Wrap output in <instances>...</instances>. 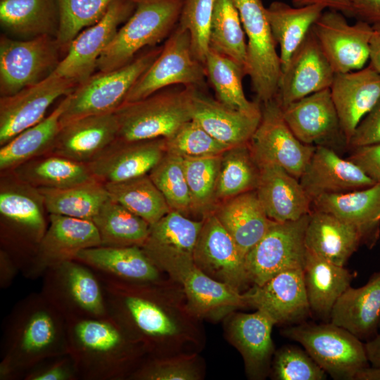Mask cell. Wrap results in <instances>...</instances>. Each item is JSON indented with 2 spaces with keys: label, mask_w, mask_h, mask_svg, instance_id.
<instances>
[{
  "label": "cell",
  "mask_w": 380,
  "mask_h": 380,
  "mask_svg": "<svg viewBox=\"0 0 380 380\" xmlns=\"http://www.w3.org/2000/svg\"><path fill=\"white\" fill-rule=\"evenodd\" d=\"M247 37L246 75L260 103L276 98L281 75L279 54L261 0H233Z\"/></svg>",
  "instance_id": "obj_7"
},
{
  "label": "cell",
  "mask_w": 380,
  "mask_h": 380,
  "mask_svg": "<svg viewBox=\"0 0 380 380\" xmlns=\"http://www.w3.org/2000/svg\"><path fill=\"white\" fill-rule=\"evenodd\" d=\"M118 132L114 113L83 117L61 127L50 153L88 164L117 139Z\"/></svg>",
  "instance_id": "obj_27"
},
{
  "label": "cell",
  "mask_w": 380,
  "mask_h": 380,
  "mask_svg": "<svg viewBox=\"0 0 380 380\" xmlns=\"http://www.w3.org/2000/svg\"><path fill=\"white\" fill-rule=\"evenodd\" d=\"M222 155L183 158L193 214L201 218L213 212L217 205L215 194Z\"/></svg>",
  "instance_id": "obj_47"
},
{
  "label": "cell",
  "mask_w": 380,
  "mask_h": 380,
  "mask_svg": "<svg viewBox=\"0 0 380 380\" xmlns=\"http://www.w3.org/2000/svg\"><path fill=\"white\" fill-rule=\"evenodd\" d=\"M284 334L300 343L316 363L334 379L355 380L359 372L369 366L360 339L331 322L303 324L285 329Z\"/></svg>",
  "instance_id": "obj_6"
},
{
  "label": "cell",
  "mask_w": 380,
  "mask_h": 380,
  "mask_svg": "<svg viewBox=\"0 0 380 380\" xmlns=\"http://www.w3.org/2000/svg\"><path fill=\"white\" fill-rule=\"evenodd\" d=\"M156 46L137 56L118 69L93 74L69 94L68 104L60 118L61 127L75 120L93 115L114 113L137 80L161 51Z\"/></svg>",
  "instance_id": "obj_5"
},
{
  "label": "cell",
  "mask_w": 380,
  "mask_h": 380,
  "mask_svg": "<svg viewBox=\"0 0 380 380\" xmlns=\"http://www.w3.org/2000/svg\"><path fill=\"white\" fill-rule=\"evenodd\" d=\"M47 229L39 243L27 275L37 277L87 248L101 246L96 227L89 220L49 214Z\"/></svg>",
  "instance_id": "obj_17"
},
{
  "label": "cell",
  "mask_w": 380,
  "mask_h": 380,
  "mask_svg": "<svg viewBox=\"0 0 380 380\" xmlns=\"http://www.w3.org/2000/svg\"><path fill=\"white\" fill-rule=\"evenodd\" d=\"M303 272L310 310L321 317H329L334 304L350 286L352 275L343 266L308 250Z\"/></svg>",
  "instance_id": "obj_35"
},
{
  "label": "cell",
  "mask_w": 380,
  "mask_h": 380,
  "mask_svg": "<svg viewBox=\"0 0 380 380\" xmlns=\"http://www.w3.org/2000/svg\"><path fill=\"white\" fill-rule=\"evenodd\" d=\"M215 0H184L178 25L189 31L195 58L205 63Z\"/></svg>",
  "instance_id": "obj_51"
},
{
  "label": "cell",
  "mask_w": 380,
  "mask_h": 380,
  "mask_svg": "<svg viewBox=\"0 0 380 380\" xmlns=\"http://www.w3.org/2000/svg\"><path fill=\"white\" fill-rule=\"evenodd\" d=\"M191 118L215 139L233 147L249 143L260 124L261 108L255 111L232 108L196 89Z\"/></svg>",
  "instance_id": "obj_26"
},
{
  "label": "cell",
  "mask_w": 380,
  "mask_h": 380,
  "mask_svg": "<svg viewBox=\"0 0 380 380\" xmlns=\"http://www.w3.org/2000/svg\"><path fill=\"white\" fill-rule=\"evenodd\" d=\"M312 29L336 74L360 70L369 60L371 24L357 20L350 25L343 13L329 9Z\"/></svg>",
  "instance_id": "obj_15"
},
{
  "label": "cell",
  "mask_w": 380,
  "mask_h": 380,
  "mask_svg": "<svg viewBox=\"0 0 380 380\" xmlns=\"http://www.w3.org/2000/svg\"><path fill=\"white\" fill-rule=\"evenodd\" d=\"M213 213L244 259L274 222L267 215L255 190L219 203Z\"/></svg>",
  "instance_id": "obj_30"
},
{
  "label": "cell",
  "mask_w": 380,
  "mask_h": 380,
  "mask_svg": "<svg viewBox=\"0 0 380 380\" xmlns=\"http://www.w3.org/2000/svg\"><path fill=\"white\" fill-rule=\"evenodd\" d=\"M133 13L100 56L96 69L108 72L131 62L146 46L168 37L178 24L184 0H135Z\"/></svg>",
  "instance_id": "obj_4"
},
{
  "label": "cell",
  "mask_w": 380,
  "mask_h": 380,
  "mask_svg": "<svg viewBox=\"0 0 380 380\" xmlns=\"http://www.w3.org/2000/svg\"><path fill=\"white\" fill-rule=\"evenodd\" d=\"M138 379L148 380H194L198 375L194 369L183 361L154 362L136 372Z\"/></svg>",
  "instance_id": "obj_53"
},
{
  "label": "cell",
  "mask_w": 380,
  "mask_h": 380,
  "mask_svg": "<svg viewBox=\"0 0 380 380\" xmlns=\"http://www.w3.org/2000/svg\"><path fill=\"white\" fill-rule=\"evenodd\" d=\"M46 212L44 198L39 189L11 172L1 174V216L17 234L37 248L48 227Z\"/></svg>",
  "instance_id": "obj_22"
},
{
  "label": "cell",
  "mask_w": 380,
  "mask_h": 380,
  "mask_svg": "<svg viewBox=\"0 0 380 380\" xmlns=\"http://www.w3.org/2000/svg\"><path fill=\"white\" fill-rule=\"evenodd\" d=\"M372 34L369 45V64L380 75V23L372 25Z\"/></svg>",
  "instance_id": "obj_59"
},
{
  "label": "cell",
  "mask_w": 380,
  "mask_h": 380,
  "mask_svg": "<svg viewBox=\"0 0 380 380\" xmlns=\"http://www.w3.org/2000/svg\"><path fill=\"white\" fill-rule=\"evenodd\" d=\"M177 86L122 104L114 112L118 125L116 139H167L191 120L193 97L198 89Z\"/></svg>",
  "instance_id": "obj_3"
},
{
  "label": "cell",
  "mask_w": 380,
  "mask_h": 380,
  "mask_svg": "<svg viewBox=\"0 0 380 380\" xmlns=\"http://www.w3.org/2000/svg\"><path fill=\"white\" fill-rule=\"evenodd\" d=\"M165 141L167 152L182 158L220 156L231 148L215 139L192 120Z\"/></svg>",
  "instance_id": "obj_50"
},
{
  "label": "cell",
  "mask_w": 380,
  "mask_h": 380,
  "mask_svg": "<svg viewBox=\"0 0 380 380\" xmlns=\"http://www.w3.org/2000/svg\"><path fill=\"white\" fill-rule=\"evenodd\" d=\"M335 72L312 27L281 70L276 96L281 108L317 91L330 88Z\"/></svg>",
  "instance_id": "obj_18"
},
{
  "label": "cell",
  "mask_w": 380,
  "mask_h": 380,
  "mask_svg": "<svg viewBox=\"0 0 380 380\" xmlns=\"http://www.w3.org/2000/svg\"><path fill=\"white\" fill-rule=\"evenodd\" d=\"M365 347L372 366H380V333L365 343Z\"/></svg>",
  "instance_id": "obj_61"
},
{
  "label": "cell",
  "mask_w": 380,
  "mask_h": 380,
  "mask_svg": "<svg viewBox=\"0 0 380 380\" xmlns=\"http://www.w3.org/2000/svg\"><path fill=\"white\" fill-rule=\"evenodd\" d=\"M103 184L111 200L143 218L151 225L171 211L148 174Z\"/></svg>",
  "instance_id": "obj_43"
},
{
  "label": "cell",
  "mask_w": 380,
  "mask_h": 380,
  "mask_svg": "<svg viewBox=\"0 0 380 380\" xmlns=\"http://www.w3.org/2000/svg\"><path fill=\"white\" fill-rule=\"evenodd\" d=\"M4 338L1 379L68 355L66 319L42 293L18 304L10 316Z\"/></svg>",
  "instance_id": "obj_1"
},
{
  "label": "cell",
  "mask_w": 380,
  "mask_h": 380,
  "mask_svg": "<svg viewBox=\"0 0 380 380\" xmlns=\"http://www.w3.org/2000/svg\"><path fill=\"white\" fill-rule=\"evenodd\" d=\"M204 67L220 102L244 111L261 108L260 102L251 101L245 96L242 79L246 75L243 67L210 49L206 55Z\"/></svg>",
  "instance_id": "obj_45"
},
{
  "label": "cell",
  "mask_w": 380,
  "mask_h": 380,
  "mask_svg": "<svg viewBox=\"0 0 380 380\" xmlns=\"http://www.w3.org/2000/svg\"><path fill=\"white\" fill-rule=\"evenodd\" d=\"M330 91L342 134L348 143L380 98V75L370 64L358 70L336 73Z\"/></svg>",
  "instance_id": "obj_23"
},
{
  "label": "cell",
  "mask_w": 380,
  "mask_h": 380,
  "mask_svg": "<svg viewBox=\"0 0 380 380\" xmlns=\"http://www.w3.org/2000/svg\"><path fill=\"white\" fill-rule=\"evenodd\" d=\"M273 374L278 380H322L326 372L306 352L296 346H285L277 351Z\"/></svg>",
  "instance_id": "obj_52"
},
{
  "label": "cell",
  "mask_w": 380,
  "mask_h": 380,
  "mask_svg": "<svg viewBox=\"0 0 380 380\" xmlns=\"http://www.w3.org/2000/svg\"><path fill=\"white\" fill-rule=\"evenodd\" d=\"M260 104V122L248 143L256 162L277 165L299 179L315 146L301 142L293 134L276 98Z\"/></svg>",
  "instance_id": "obj_12"
},
{
  "label": "cell",
  "mask_w": 380,
  "mask_h": 380,
  "mask_svg": "<svg viewBox=\"0 0 380 380\" xmlns=\"http://www.w3.org/2000/svg\"><path fill=\"white\" fill-rule=\"evenodd\" d=\"M135 0H116L103 18L82 30L70 44L52 75L78 84L94 74L97 62L120 28L133 13Z\"/></svg>",
  "instance_id": "obj_14"
},
{
  "label": "cell",
  "mask_w": 380,
  "mask_h": 380,
  "mask_svg": "<svg viewBox=\"0 0 380 380\" xmlns=\"http://www.w3.org/2000/svg\"><path fill=\"white\" fill-rule=\"evenodd\" d=\"M355 380H380V366L364 368L357 373Z\"/></svg>",
  "instance_id": "obj_62"
},
{
  "label": "cell",
  "mask_w": 380,
  "mask_h": 380,
  "mask_svg": "<svg viewBox=\"0 0 380 380\" xmlns=\"http://www.w3.org/2000/svg\"><path fill=\"white\" fill-rule=\"evenodd\" d=\"M69 99V95L65 96L47 117L1 146V174L11 172L30 160L51 153L61 129L60 118Z\"/></svg>",
  "instance_id": "obj_34"
},
{
  "label": "cell",
  "mask_w": 380,
  "mask_h": 380,
  "mask_svg": "<svg viewBox=\"0 0 380 380\" xmlns=\"http://www.w3.org/2000/svg\"><path fill=\"white\" fill-rule=\"evenodd\" d=\"M243 295L246 305L265 312L275 324L298 322L310 311L303 268L282 271Z\"/></svg>",
  "instance_id": "obj_21"
},
{
  "label": "cell",
  "mask_w": 380,
  "mask_h": 380,
  "mask_svg": "<svg viewBox=\"0 0 380 380\" xmlns=\"http://www.w3.org/2000/svg\"><path fill=\"white\" fill-rule=\"evenodd\" d=\"M258 165L260 173L255 192L270 220L295 221L311 212L312 200L298 179L277 165Z\"/></svg>",
  "instance_id": "obj_25"
},
{
  "label": "cell",
  "mask_w": 380,
  "mask_h": 380,
  "mask_svg": "<svg viewBox=\"0 0 380 380\" xmlns=\"http://www.w3.org/2000/svg\"><path fill=\"white\" fill-rule=\"evenodd\" d=\"M281 109L287 125L304 144H319L342 133L330 88L310 94Z\"/></svg>",
  "instance_id": "obj_28"
},
{
  "label": "cell",
  "mask_w": 380,
  "mask_h": 380,
  "mask_svg": "<svg viewBox=\"0 0 380 380\" xmlns=\"http://www.w3.org/2000/svg\"><path fill=\"white\" fill-rule=\"evenodd\" d=\"M77 374L69 355L58 357L44 367H34L25 376L27 380H72Z\"/></svg>",
  "instance_id": "obj_54"
},
{
  "label": "cell",
  "mask_w": 380,
  "mask_h": 380,
  "mask_svg": "<svg viewBox=\"0 0 380 380\" xmlns=\"http://www.w3.org/2000/svg\"><path fill=\"white\" fill-rule=\"evenodd\" d=\"M60 25L57 39L68 50L82 30L99 21L116 0H57Z\"/></svg>",
  "instance_id": "obj_49"
},
{
  "label": "cell",
  "mask_w": 380,
  "mask_h": 380,
  "mask_svg": "<svg viewBox=\"0 0 380 380\" xmlns=\"http://www.w3.org/2000/svg\"><path fill=\"white\" fill-rule=\"evenodd\" d=\"M165 138L139 141L115 139L87 165L103 184L148 174L166 153Z\"/></svg>",
  "instance_id": "obj_20"
},
{
  "label": "cell",
  "mask_w": 380,
  "mask_h": 380,
  "mask_svg": "<svg viewBox=\"0 0 380 380\" xmlns=\"http://www.w3.org/2000/svg\"><path fill=\"white\" fill-rule=\"evenodd\" d=\"M350 16L371 25L380 23V0H350Z\"/></svg>",
  "instance_id": "obj_57"
},
{
  "label": "cell",
  "mask_w": 380,
  "mask_h": 380,
  "mask_svg": "<svg viewBox=\"0 0 380 380\" xmlns=\"http://www.w3.org/2000/svg\"><path fill=\"white\" fill-rule=\"evenodd\" d=\"M362 236L355 226L330 213L312 210L305 229V245L316 255L344 266Z\"/></svg>",
  "instance_id": "obj_31"
},
{
  "label": "cell",
  "mask_w": 380,
  "mask_h": 380,
  "mask_svg": "<svg viewBox=\"0 0 380 380\" xmlns=\"http://www.w3.org/2000/svg\"><path fill=\"white\" fill-rule=\"evenodd\" d=\"M205 76L204 65L194 56L189 31L177 24L158 57L134 84L124 103L144 99L171 86L200 89L205 86Z\"/></svg>",
  "instance_id": "obj_10"
},
{
  "label": "cell",
  "mask_w": 380,
  "mask_h": 380,
  "mask_svg": "<svg viewBox=\"0 0 380 380\" xmlns=\"http://www.w3.org/2000/svg\"><path fill=\"white\" fill-rule=\"evenodd\" d=\"M324 9L320 5L295 7L278 1L266 8L273 37L280 47L281 70Z\"/></svg>",
  "instance_id": "obj_37"
},
{
  "label": "cell",
  "mask_w": 380,
  "mask_h": 380,
  "mask_svg": "<svg viewBox=\"0 0 380 380\" xmlns=\"http://www.w3.org/2000/svg\"><path fill=\"white\" fill-rule=\"evenodd\" d=\"M274 324V320L260 310L253 313H239L230 324L231 338L253 376L265 372L273 353L272 330Z\"/></svg>",
  "instance_id": "obj_36"
},
{
  "label": "cell",
  "mask_w": 380,
  "mask_h": 380,
  "mask_svg": "<svg viewBox=\"0 0 380 380\" xmlns=\"http://www.w3.org/2000/svg\"><path fill=\"white\" fill-rule=\"evenodd\" d=\"M309 215L295 221L272 222L245 257L249 281L260 286L282 271L303 267L307 251L305 233Z\"/></svg>",
  "instance_id": "obj_11"
},
{
  "label": "cell",
  "mask_w": 380,
  "mask_h": 380,
  "mask_svg": "<svg viewBox=\"0 0 380 380\" xmlns=\"http://www.w3.org/2000/svg\"><path fill=\"white\" fill-rule=\"evenodd\" d=\"M75 260L99 274L128 282H154L159 278L158 267L141 247L99 246L80 251Z\"/></svg>",
  "instance_id": "obj_29"
},
{
  "label": "cell",
  "mask_w": 380,
  "mask_h": 380,
  "mask_svg": "<svg viewBox=\"0 0 380 380\" xmlns=\"http://www.w3.org/2000/svg\"><path fill=\"white\" fill-rule=\"evenodd\" d=\"M158 267L182 284L189 310L197 315L220 316L246 305L240 291L209 277L193 257H151Z\"/></svg>",
  "instance_id": "obj_13"
},
{
  "label": "cell",
  "mask_w": 380,
  "mask_h": 380,
  "mask_svg": "<svg viewBox=\"0 0 380 380\" xmlns=\"http://www.w3.org/2000/svg\"><path fill=\"white\" fill-rule=\"evenodd\" d=\"M75 82L51 75L43 81L0 99V146L42 121L49 106L70 94Z\"/></svg>",
  "instance_id": "obj_16"
},
{
  "label": "cell",
  "mask_w": 380,
  "mask_h": 380,
  "mask_svg": "<svg viewBox=\"0 0 380 380\" xmlns=\"http://www.w3.org/2000/svg\"><path fill=\"white\" fill-rule=\"evenodd\" d=\"M148 175L162 193L171 210L186 216L193 214L182 157L166 151Z\"/></svg>",
  "instance_id": "obj_48"
},
{
  "label": "cell",
  "mask_w": 380,
  "mask_h": 380,
  "mask_svg": "<svg viewBox=\"0 0 380 380\" xmlns=\"http://www.w3.org/2000/svg\"><path fill=\"white\" fill-rule=\"evenodd\" d=\"M299 181L312 201L322 194L348 192L376 184L356 164L324 145L315 146Z\"/></svg>",
  "instance_id": "obj_24"
},
{
  "label": "cell",
  "mask_w": 380,
  "mask_h": 380,
  "mask_svg": "<svg viewBox=\"0 0 380 380\" xmlns=\"http://www.w3.org/2000/svg\"><path fill=\"white\" fill-rule=\"evenodd\" d=\"M233 0H215L209 35V49L244 68L247 42Z\"/></svg>",
  "instance_id": "obj_46"
},
{
  "label": "cell",
  "mask_w": 380,
  "mask_h": 380,
  "mask_svg": "<svg viewBox=\"0 0 380 380\" xmlns=\"http://www.w3.org/2000/svg\"><path fill=\"white\" fill-rule=\"evenodd\" d=\"M355 149L348 159L376 183H380V142L355 147Z\"/></svg>",
  "instance_id": "obj_56"
},
{
  "label": "cell",
  "mask_w": 380,
  "mask_h": 380,
  "mask_svg": "<svg viewBox=\"0 0 380 380\" xmlns=\"http://www.w3.org/2000/svg\"><path fill=\"white\" fill-rule=\"evenodd\" d=\"M49 214L91 220L110 198L97 179L63 189H39Z\"/></svg>",
  "instance_id": "obj_41"
},
{
  "label": "cell",
  "mask_w": 380,
  "mask_h": 380,
  "mask_svg": "<svg viewBox=\"0 0 380 380\" xmlns=\"http://www.w3.org/2000/svg\"><path fill=\"white\" fill-rule=\"evenodd\" d=\"M202 219L193 255L195 264L213 279L240 291L249 281L244 258L213 212Z\"/></svg>",
  "instance_id": "obj_19"
},
{
  "label": "cell",
  "mask_w": 380,
  "mask_h": 380,
  "mask_svg": "<svg viewBox=\"0 0 380 380\" xmlns=\"http://www.w3.org/2000/svg\"><path fill=\"white\" fill-rule=\"evenodd\" d=\"M0 25L8 37L27 40L56 37L60 25L57 0H0Z\"/></svg>",
  "instance_id": "obj_33"
},
{
  "label": "cell",
  "mask_w": 380,
  "mask_h": 380,
  "mask_svg": "<svg viewBox=\"0 0 380 380\" xmlns=\"http://www.w3.org/2000/svg\"><path fill=\"white\" fill-rule=\"evenodd\" d=\"M1 286L5 287L9 284L18 270V266L14 263L8 253L1 251Z\"/></svg>",
  "instance_id": "obj_60"
},
{
  "label": "cell",
  "mask_w": 380,
  "mask_h": 380,
  "mask_svg": "<svg viewBox=\"0 0 380 380\" xmlns=\"http://www.w3.org/2000/svg\"><path fill=\"white\" fill-rule=\"evenodd\" d=\"M313 210L330 213L364 234L380 220V183L344 193L325 194L312 201Z\"/></svg>",
  "instance_id": "obj_39"
},
{
  "label": "cell",
  "mask_w": 380,
  "mask_h": 380,
  "mask_svg": "<svg viewBox=\"0 0 380 380\" xmlns=\"http://www.w3.org/2000/svg\"><path fill=\"white\" fill-rule=\"evenodd\" d=\"M65 49L56 37L27 40L4 34L0 39V94L13 95L49 77L62 60Z\"/></svg>",
  "instance_id": "obj_9"
},
{
  "label": "cell",
  "mask_w": 380,
  "mask_h": 380,
  "mask_svg": "<svg viewBox=\"0 0 380 380\" xmlns=\"http://www.w3.org/2000/svg\"><path fill=\"white\" fill-rule=\"evenodd\" d=\"M295 7L308 5H320L325 8L339 11L350 16L351 5L350 0H291Z\"/></svg>",
  "instance_id": "obj_58"
},
{
  "label": "cell",
  "mask_w": 380,
  "mask_h": 380,
  "mask_svg": "<svg viewBox=\"0 0 380 380\" xmlns=\"http://www.w3.org/2000/svg\"><path fill=\"white\" fill-rule=\"evenodd\" d=\"M329 318L360 339L372 336L380 323V272L361 287L350 286L334 304Z\"/></svg>",
  "instance_id": "obj_32"
},
{
  "label": "cell",
  "mask_w": 380,
  "mask_h": 380,
  "mask_svg": "<svg viewBox=\"0 0 380 380\" xmlns=\"http://www.w3.org/2000/svg\"><path fill=\"white\" fill-rule=\"evenodd\" d=\"M379 327H380V323H379Z\"/></svg>",
  "instance_id": "obj_63"
},
{
  "label": "cell",
  "mask_w": 380,
  "mask_h": 380,
  "mask_svg": "<svg viewBox=\"0 0 380 380\" xmlns=\"http://www.w3.org/2000/svg\"><path fill=\"white\" fill-rule=\"evenodd\" d=\"M378 142H380V98L360 122L348 144L355 148Z\"/></svg>",
  "instance_id": "obj_55"
},
{
  "label": "cell",
  "mask_w": 380,
  "mask_h": 380,
  "mask_svg": "<svg viewBox=\"0 0 380 380\" xmlns=\"http://www.w3.org/2000/svg\"><path fill=\"white\" fill-rule=\"evenodd\" d=\"M68 355L77 376L84 379H116L134 357L133 339L109 314L103 317L66 320Z\"/></svg>",
  "instance_id": "obj_2"
},
{
  "label": "cell",
  "mask_w": 380,
  "mask_h": 380,
  "mask_svg": "<svg viewBox=\"0 0 380 380\" xmlns=\"http://www.w3.org/2000/svg\"><path fill=\"white\" fill-rule=\"evenodd\" d=\"M11 172L37 189H63L96 179L87 164L53 153L30 160Z\"/></svg>",
  "instance_id": "obj_40"
},
{
  "label": "cell",
  "mask_w": 380,
  "mask_h": 380,
  "mask_svg": "<svg viewBox=\"0 0 380 380\" xmlns=\"http://www.w3.org/2000/svg\"><path fill=\"white\" fill-rule=\"evenodd\" d=\"M41 293L66 320L108 315L99 277L90 267L76 260L49 269L44 273Z\"/></svg>",
  "instance_id": "obj_8"
},
{
  "label": "cell",
  "mask_w": 380,
  "mask_h": 380,
  "mask_svg": "<svg viewBox=\"0 0 380 380\" xmlns=\"http://www.w3.org/2000/svg\"><path fill=\"white\" fill-rule=\"evenodd\" d=\"M260 173V167L248 144L227 149L221 156L215 194L217 205L255 190Z\"/></svg>",
  "instance_id": "obj_44"
},
{
  "label": "cell",
  "mask_w": 380,
  "mask_h": 380,
  "mask_svg": "<svg viewBox=\"0 0 380 380\" xmlns=\"http://www.w3.org/2000/svg\"><path fill=\"white\" fill-rule=\"evenodd\" d=\"M92 222L99 233L101 246L141 247L151 224L120 203L109 198Z\"/></svg>",
  "instance_id": "obj_42"
},
{
  "label": "cell",
  "mask_w": 380,
  "mask_h": 380,
  "mask_svg": "<svg viewBox=\"0 0 380 380\" xmlns=\"http://www.w3.org/2000/svg\"><path fill=\"white\" fill-rule=\"evenodd\" d=\"M203 220L190 219L171 210L150 226L141 248L150 257H193Z\"/></svg>",
  "instance_id": "obj_38"
}]
</instances>
